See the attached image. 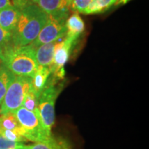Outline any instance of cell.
<instances>
[{
    "label": "cell",
    "instance_id": "obj_2",
    "mask_svg": "<svg viewBox=\"0 0 149 149\" xmlns=\"http://www.w3.org/2000/svg\"><path fill=\"white\" fill-rule=\"evenodd\" d=\"M0 60L1 64L17 76L33 77L39 66L35 48L31 44L23 46L8 44L2 48Z\"/></svg>",
    "mask_w": 149,
    "mask_h": 149
},
{
    "label": "cell",
    "instance_id": "obj_1",
    "mask_svg": "<svg viewBox=\"0 0 149 149\" xmlns=\"http://www.w3.org/2000/svg\"><path fill=\"white\" fill-rule=\"evenodd\" d=\"M48 18V15L34 3L24 6L12 34V45L23 46L32 44L47 22Z\"/></svg>",
    "mask_w": 149,
    "mask_h": 149
},
{
    "label": "cell",
    "instance_id": "obj_16",
    "mask_svg": "<svg viewBox=\"0 0 149 149\" xmlns=\"http://www.w3.org/2000/svg\"><path fill=\"white\" fill-rule=\"evenodd\" d=\"M39 98H40V96L35 93V91L31 87L24 98L22 107L29 111L35 112L38 110L37 107H38Z\"/></svg>",
    "mask_w": 149,
    "mask_h": 149
},
{
    "label": "cell",
    "instance_id": "obj_19",
    "mask_svg": "<svg viewBox=\"0 0 149 149\" xmlns=\"http://www.w3.org/2000/svg\"><path fill=\"white\" fill-rule=\"evenodd\" d=\"M12 40V33L0 26V47L1 48L10 44Z\"/></svg>",
    "mask_w": 149,
    "mask_h": 149
},
{
    "label": "cell",
    "instance_id": "obj_12",
    "mask_svg": "<svg viewBox=\"0 0 149 149\" xmlns=\"http://www.w3.org/2000/svg\"><path fill=\"white\" fill-rule=\"evenodd\" d=\"M129 0H92L87 8L83 11L84 15L102 13L109 10L113 5L124 4Z\"/></svg>",
    "mask_w": 149,
    "mask_h": 149
},
{
    "label": "cell",
    "instance_id": "obj_4",
    "mask_svg": "<svg viewBox=\"0 0 149 149\" xmlns=\"http://www.w3.org/2000/svg\"><path fill=\"white\" fill-rule=\"evenodd\" d=\"M61 81L51 74L39 98L37 109L44 126L50 131L55 123L56 101L64 88V83Z\"/></svg>",
    "mask_w": 149,
    "mask_h": 149
},
{
    "label": "cell",
    "instance_id": "obj_5",
    "mask_svg": "<svg viewBox=\"0 0 149 149\" xmlns=\"http://www.w3.org/2000/svg\"><path fill=\"white\" fill-rule=\"evenodd\" d=\"M31 87L32 77L15 75L1 104L0 115L14 113L22 107L24 98Z\"/></svg>",
    "mask_w": 149,
    "mask_h": 149
},
{
    "label": "cell",
    "instance_id": "obj_9",
    "mask_svg": "<svg viewBox=\"0 0 149 149\" xmlns=\"http://www.w3.org/2000/svg\"><path fill=\"white\" fill-rule=\"evenodd\" d=\"M22 9L8 7L0 10V26L13 34L17 24Z\"/></svg>",
    "mask_w": 149,
    "mask_h": 149
},
{
    "label": "cell",
    "instance_id": "obj_15",
    "mask_svg": "<svg viewBox=\"0 0 149 149\" xmlns=\"http://www.w3.org/2000/svg\"><path fill=\"white\" fill-rule=\"evenodd\" d=\"M0 127L15 132L24 136V131L14 113L0 115Z\"/></svg>",
    "mask_w": 149,
    "mask_h": 149
},
{
    "label": "cell",
    "instance_id": "obj_17",
    "mask_svg": "<svg viewBox=\"0 0 149 149\" xmlns=\"http://www.w3.org/2000/svg\"><path fill=\"white\" fill-rule=\"evenodd\" d=\"M29 3L31 2L29 0H0V10L8 7H16L22 9Z\"/></svg>",
    "mask_w": 149,
    "mask_h": 149
},
{
    "label": "cell",
    "instance_id": "obj_6",
    "mask_svg": "<svg viewBox=\"0 0 149 149\" xmlns=\"http://www.w3.org/2000/svg\"><path fill=\"white\" fill-rule=\"evenodd\" d=\"M68 13H59L48 15V18L44 26L31 45L37 48L44 44L56 42L65 37L66 34V21Z\"/></svg>",
    "mask_w": 149,
    "mask_h": 149
},
{
    "label": "cell",
    "instance_id": "obj_8",
    "mask_svg": "<svg viewBox=\"0 0 149 149\" xmlns=\"http://www.w3.org/2000/svg\"><path fill=\"white\" fill-rule=\"evenodd\" d=\"M48 15L68 13L72 0H29Z\"/></svg>",
    "mask_w": 149,
    "mask_h": 149
},
{
    "label": "cell",
    "instance_id": "obj_14",
    "mask_svg": "<svg viewBox=\"0 0 149 149\" xmlns=\"http://www.w3.org/2000/svg\"><path fill=\"white\" fill-rule=\"evenodd\" d=\"M15 77V75L4 65L0 64V107L6 91Z\"/></svg>",
    "mask_w": 149,
    "mask_h": 149
},
{
    "label": "cell",
    "instance_id": "obj_7",
    "mask_svg": "<svg viewBox=\"0 0 149 149\" xmlns=\"http://www.w3.org/2000/svg\"><path fill=\"white\" fill-rule=\"evenodd\" d=\"M64 38V40L61 42L58 41L56 44L53 62L51 67V74L54 77L59 80L64 79L65 74L64 66L69 59L72 48L77 41L66 36Z\"/></svg>",
    "mask_w": 149,
    "mask_h": 149
},
{
    "label": "cell",
    "instance_id": "obj_21",
    "mask_svg": "<svg viewBox=\"0 0 149 149\" xmlns=\"http://www.w3.org/2000/svg\"><path fill=\"white\" fill-rule=\"evenodd\" d=\"M18 149H57L48 145L40 144V143H33L32 144H26L25 143L22 144Z\"/></svg>",
    "mask_w": 149,
    "mask_h": 149
},
{
    "label": "cell",
    "instance_id": "obj_3",
    "mask_svg": "<svg viewBox=\"0 0 149 149\" xmlns=\"http://www.w3.org/2000/svg\"><path fill=\"white\" fill-rule=\"evenodd\" d=\"M14 115L23 128L24 137L28 141L46 144L57 149H64L52 135V131L44 126L38 110L33 112L22 107L15 112Z\"/></svg>",
    "mask_w": 149,
    "mask_h": 149
},
{
    "label": "cell",
    "instance_id": "obj_18",
    "mask_svg": "<svg viewBox=\"0 0 149 149\" xmlns=\"http://www.w3.org/2000/svg\"><path fill=\"white\" fill-rule=\"evenodd\" d=\"M92 0H72L70 9L78 13H82L83 11L90 4Z\"/></svg>",
    "mask_w": 149,
    "mask_h": 149
},
{
    "label": "cell",
    "instance_id": "obj_20",
    "mask_svg": "<svg viewBox=\"0 0 149 149\" xmlns=\"http://www.w3.org/2000/svg\"><path fill=\"white\" fill-rule=\"evenodd\" d=\"M22 144L23 143L8 140L0 136V149H18Z\"/></svg>",
    "mask_w": 149,
    "mask_h": 149
},
{
    "label": "cell",
    "instance_id": "obj_11",
    "mask_svg": "<svg viewBox=\"0 0 149 149\" xmlns=\"http://www.w3.org/2000/svg\"><path fill=\"white\" fill-rule=\"evenodd\" d=\"M66 34L65 36L77 40L85 30V24L78 13L68 17L66 21Z\"/></svg>",
    "mask_w": 149,
    "mask_h": 149
},
{
    "label": "cell",
    "instance_id": "obj_22",
    "mask_svg": "<svg viewBox=\"0 0 149 149\" xmlns=\"http://www.w3.org/2000/svg\"><path fill=\"white\" fill-rule=\"evenodd\" d=\"M1 52H2V48L0 47V56H1Z\"/></svg>",
    "mask_w": 149,
    "mask_h": 149
},
{
    "label": "cell",
    "instance_id": "obj_10",
    "mask_svg": "<svg viewBox=\"0 0 149 149\" xmlns=\"http://www.w3.org/2000/svg\"><path fill=\"white\" fill-rule=\"evenodd\" d=\"M58 41L42 44L35 48V56L39 66L51 68L53 62L55 46Z\"/></svg>",
    "mask_w": 149,
    "mask_h": 149
},
{
    "label": "cell",
    "instance_id": "obj_13",
    "mask_svg": "<svg viewBox=\"0 0 149 149\" xmlns=\"http://www.w3.org/2000/svg\"><path fill=\"white\" fill-rule=\"evenodd\" d=\"M51 73V68L50 67L39 66L37 71L33 76L32 88L39 96H40L41 93L47 84Z\"/></svg>",
    "mask_w": 149,
    "mask_h": 149
}]
</instances>
